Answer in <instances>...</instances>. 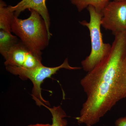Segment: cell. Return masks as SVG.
<instances>
[{
  "instance_id": "cell-1",
  "label": "cell",
  "mask_w": 126,
  "mask_h": 126,
  "mask_svg": "<svg viewBox=\"0 0 126 126\" xmlns=\"http://www.w3.org/2000/svg\"><path fill=\"white\" fill-rule=\"evenodd\" d=\"M80 84L87 99L75 119L79 124L93 126L126 98V31L115 35L109 53Z\"/></svg>"
},
{
  "instance_id": "cell-2",
  "label": "cell",
  "mask_w": 126,
  "mask_h": 126,
  "mask_svg": "<svg viewBox=\"0 0 126 126\" xmlns=\"http://www.w3.org/2000/svg\"><path fill=\"white\" fill-rule=\"evenodd\" d=\"M30 15L25 19L15 16L11 25L12 32L36 57L41 60L42 51L48 45L50 35L41 16L33 10H30Z\"/></svg>"
},
{
  "instance_id": "cell-3",
  "label": "cell",
  "mask_w": 126,
  "mask_h": 126,
  "mask_svg": "<svg viewBox=\"0 0 126 126\" xmlns=\"http://www.w3.org/2000/svg\"><path fill=\"white\" fill-rule=\"evenodd\" d=\"M87 8L90 15V21L83 20L79 23L87 27L90 32L91 52L81 63L83 70L88 72L92 70L107 56L110 52L111 45L104 43L103 41L101 30L102 12H98L92 6H89Z\"/></svg>"
},
{
  "instance_id": "cell-4",
  "label": "cell",
  "mask_w": 126,
  "mask_h": 126,
  "mask_svg": "<svg viewBox=\"0 0 126 126\" xmlns=\"http://www.w3.org/2000/svg\"><path fill=\"white\" fill-rule=\"evenodd\" d=\"M6 70L11 73L18 75L23 80L29 79L33 84L32 96L37 105L42 106L43 104L48 105V102L44 99L41 94V85L45 79L50 78L61 69L70 70H79L80 67H72L69 63L67 58L63 63L57 67H49L42 65L31 68L18 67L14 66H6Z\"/></svg>"
},
{
  "instance_id": "cell-5",
  "label": "cell",
  "mask_w": 126,
  "mask_h": 126,
  "mask_svg": "<svg viewBox=\"0 0 126 126\" xmlns=\"http://www.w3.org/2000/svg\"><path fill=\"white\" fill-rule=\"evenodd\" d=\"M101 26L115 35L126 31V0L110 1L102 11Z\"/></svg>"
},
{
  "instance_id": "cell-6",
  "label": "cell",
  "mask_w": 126,
  "mask_h": 126,
  "mask_svg": "<svg viewBox=\"0 0 126 126\" xmlns=\"http://www.w3.org/2000/svg\"><path fill=\"white\" fill-rule=\"evenodd\" d=\"M4 59L6 66L31 68L43 65L38 58L21 41L12 48Z\"/></svg>"
},
{
  "instance_id": "cell-7",
  "label": "cell",
  "mask_w": 126,
  "mask_h": 126,
  "mask_svg": "<svg viewBox=\"0 0 126 126\" xmlns=\"http://www.w3.org/2000/svg\"><path fill=\"white\" fill-rule=\"evenodd\" d=\"M46 0H21L14 6L9 5L12 11L14 12L16 17H18L22 12L26 9L33 10L41 16L45 21L47 30L50 34L52 35L50 31V18L46 5Z\"/></svg>"
},
{
  "instance_id": "cell-8",
  "label": "cell",
  "mask_w": 126,
  "mask_h": 126,
  "mask_svg": "<svg viewBox=\"0 0 126 126\" xmlns=\"http://www.w3.org/2000/svg\"><path fill=\"white\" fill-rule=\"evenodd\" d=\"M15 13L4 1L0 0V29L11 33V25Z\"/></svg>"
},
{
  "instance_id": "cell-9",
  "label": "cell",
  "mask_w": 126,
  "mask_h": 126,
  "mask_svg": "<svg viewBox=\"0 0 126 126\" xmlns=\"http://www.w3.org/2000/svg\"><path fill=\"white\" fill-rule=\"evenodd\" d=\"M19 41L17 36L5 31H0V53L4 58L12 48Z\"/></svg>"
},
{
  "instance_id": "cell-10",
  "label": "cell",
  "mask_w": 126,
  "mask_h": 126,
  "mask_svg": "<svg viewBox=\"0 0 126 126\" xmlns=\"http://www.w3.org/2000/svg\"><path fill=\"white\" fill-rule=\"evenodd\" d=\"M73 4L76 6L79 12L92 6L98 12H102L103 9L110 2V0H70Z\"/></svg>"
},
{
  "instance_id": "cell-11",
  "label": "cell",
  "mask_w": 126,
  "mask_h": 126,
  "mask_svg": "<svg viewBox=\"0 0 126 126\" xmlns=\"http://www.w3.org/2000/svg\"><path fill=\"white\" fill-rule=\"evenodd\" d=\"M43 106L48 109L51 113L52 121L51 126H67L68 121L64 118L67 116V114L61 106H54L52 108L45 104Z\"/></svg>"
},
{
  "instance_id": "cell-12",
  "label": "cell",
  "mask_w": 126,
  "mask_h": 126,
  "mask_svg": "<svg viewBox=\"0 0 126 126\" xmlns=\"http://www.w3.org/2000/svg\"><path fill=\"white\" fill-rule=\"evenodd\" d=\"M115 124L116 126H126V116L117 119Z\"/></svg>"
},
{
  "instance_id": "cell-13",
  "label": "cell",
  "mask_w": 126,
  "mask_h": 126,
  "mask_svg": "<svg viewBox=\"0 0 126 126\" xmlns=\"http://www.w3.org/2000/svg\"><path fill=\"white\" fill-rule=\"evenodd\" d=\"M27 126H51V125L49 124H37L34 125H30Z\"/></svg>"
},
{
  "instance_id": "cell-14",
  "label": "cell",
  "mask_w": 126,
  "mask_h": 126,
  "mask_svg": "<svg viewBox=\"0 0 126 126\" xmlns=\"http://www.w3.org/2000/svg\"><path fill=\"white\" fill-rule=\"evenodd\" d=\"M123 0H113V1H122Z\"/></svg>"
}]
</instances>
